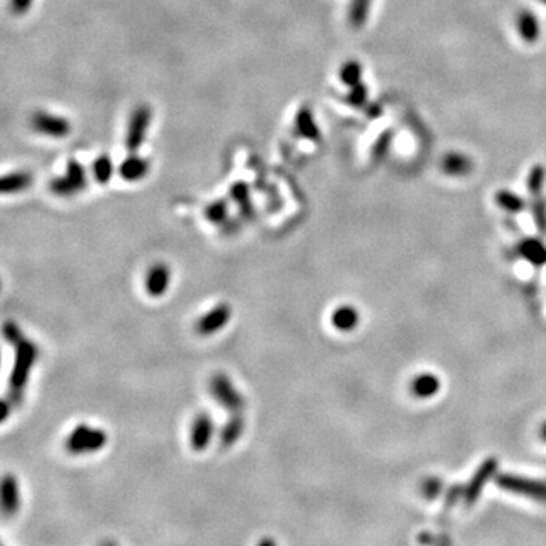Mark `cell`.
Segmentation results:
<instances>
[{
  "label": "cell",
  "instance_id": "7c38bea8",
  "mask_svg": "<svg viewBox=\"0 0 546 546\" xmlns=\"http://www.w3.org/2000/svg\"><path fill=\"white\" fill-rule=\"evenodd\" d=\"M2 513L5 518H11L17 513L20 507V491L19 483L11 473H6L2 479Z\"/></svg>",
  "mask_w": 546,
  "mask_h": 546
},
{
  "label": "cell",
  "instance_id": "4fadbf2b",
  "mask_svg": "<svg viewBox=\"0 0 546 546\" xmlns=\"http://www.w3.org/2000/svg\"><path fill=\"white\" fill-rule=\"evenodd\" d=\"M150 168L149 159L136 154H131L118 167V175L127 182H136L148 176Z\"/></svg>",
  "mask_w": 546,
  "mask_h": 546
},
{
  "label": "cell",
  "instance_id": "d4e9b609",
  "mask_svg": "<svg viewBox=\"0 0 546 546\" xmlns=\"http://www.w3.org/2000/svg\"><path fill=\"white\" fill-rule=\"evenodd\" d=\"M205 218L208 222L215 224H224L229 220V204L227 199H218L206 205Z\"/></svg>",
  "mask_w": 546,
  "mask_h": 546
},
{
  "label": "cell",
  "instance_id": "7a4b0ae2",
  "mask_svg": "<svg viewBox=\"0 0 546 546\" xmlns=\"http://www.w3.org/2000/svg\"><path fill=\"white\" fill-rule=\"evenodd\" d=\"M108 436L107 432L100 428H91L87 423H79L76 428L70 431L66 439V446L69 454L82 455L98 452L107 445Z\"/></svg>",
  "mask_w": 546,
  "mask_h": 546
},
{
  "label": "cell",
  "instance_id": "5bb4252c",
  "mask_svg": "<svg viewBox=\"0 0 546 546\" xmlns=\"http://www.w3.org/2000/svg\"><path fill=\"white\" fill-rule=\"evenodd\" d=\"M516 29L519 37L528 44H534L540 37L539 20H537L536 15L528 10H524L518 14Z\"/></svg>",
  "mask_w": 546,
  "mask_h": 546
},
{
  "label": "cell",
  "instance_id": "277c9868",
  "mask_svg": "<svg viewBox=\"0 0 546 546\" xmlns=\"http://www.w3.org/2000/svg\"><path fill=\"white\" fill-rule=\"evenodd\" d=\"M85 187H87V172L84 166L76 161V159H70L67 164L66 175L58 176V178L52 179L49 184L51 191L60 197L75 196Z\"/></svg>",
  "mask_w": 546,
  "mask_h": 546
},
{
  "label": "cell",
  "instance_id": "d6a6232c",
  "mask_svg": "<svg viewBox=\"0 0 546 546\" xmlns=\"http://www.w3.org/2000/svg\"><path fill=\"white\" fill-rule=\"evenodd\" d=\"M32 3H34V0H11L10 8L15 15H23L29 11Z\"/></svg>",
  "mask_w": 546,
  "mask_h": 546
},
{
  "label": "cell",
  "instance_id": "52a82bcc",
  "mask_svg": "<svg viewBox=\"0 0 546 546\" xmlns=\"http://www.w3.org/2000/svg\"><path fill=\"white\" fill-rule=\"evenodd\" d=\"M30 126L35 132L51 139H66L71 131V125L66 117L46 111L34 112V116L30 117Z\"/></svg>",
  "mask_w": 546,
  "mask_h": 546
},
{
  "label": "cell",
  "instance_id": "836d02e7",
  "mask_svg": "<svg viewBox=\"0 0 546 546\" xmlns=\"http://www.w3.org/2000/svg\"><path fill=\"white\" fill-rule=\"evenodd\" d=\"M440 488H441L440 481L430 479L428 483L425 484V487H423V493L427 495L428 497H434V496H437L440 493Z\"/></svg>",
  "mask_w": 546,
  "mask_h": 546
},
{
  "label": "cell",
  "instance_id": "d6986e66",
  "mask_svg": "<svg viewBox=\"0 0 546 546\" xmlns=\"http://www.w3.org/2000/svg\"><path fill=\"white\" fill-rule=\"evenodd\" d=\"M358 311L354 307H348V305H344V307H339L331 316V324L339 329V331L343 333H348L352 331L358 324Z\"/></svg>",
  "mask_w": 546,
  "mask_h": 546
},
{
  "label": "cell",
  "instance_id": "4dcf8cb0",
  "mask_svg": "<svg viewBox=\"0 0 546 546\" xmlns=\"http://www.w3.org/2000/svg\"><path fill=\"white\" fill-rule=\"evenodd\" d=\"M3 337L10 344H17L23 339V334L17 325L11 322V320H8V322L3 324Z\"/></svg>",
  "mask_w": 546,
  "mask_h": 546
},
{
  "label": "cell",
  "instance_id": "44dd1931",
  "mask_svg": "<svg viewBox=\"0 0 546 546\" xmlns=\"http://www.w3.org/2000/svg\"><path fill=\"white\" fill-rule=\"evenodd\" d=\"M371 5L372 0H352L348 10V21L352 28L360 29L366 25Z\"/></svg>",
  "mask_w": 546,
  "mask_h": 546
},
{
  "label": "cell",
  "instance_id": "5b68a950",
  "mask_svg": "<svg viewBox=\"0 0 546 546\" xmlns=\"http://www.w3.org/2000/svg\"><path fill=\"white\" fill-rule=\"evenodd\" d=\"M496 484L504 488V491L546 504V481L518 475H500L496 478Z\"/></svg>",
  "mask_w": 546,
  "mask_h": 546
},
{
  "label": "cell",
  "instance_id": "9c48e42d",
  "mask_svg": "<svg viewBox=\"0 0 546 546\" xmlns=\"http://www.w3.org/2000/svg\"><path fill=\"white\" fill-rule=\"evenodd\" d=\"M232 310L228 303L215 305L196 322V331L200 335H213L219 333L231 320Z\"/></svg>",
  "mask_w": 546,
  "mask_h": 546
},
{
  "label": "cell",
  "instance_id": "9a60e30c",
  "mask_svg": "<svg viewBox=\"0 0 546 546\" xmlns=\"http://www.w3.org/2000/svg\"><path fill=\"white\" fill-rule=\"evenodd\" d=\"M294 127L296 132H298L302 139L310 140V141H317L320 139V130L312 116V111L310 107H301L298 114L294 118Z\"/></svg>",
  "mask_w": 546,
  "mask_h": 546
},
{
  "label": "cell",
  "instance_id": "e0dca14e",
  "mask_svg": "<svg viewBox=\"0 0 546 546\" xmlns=\"http://www.w3.org/2000/svg\"><path fill=\"white\" fill-rule=\"evenodd\" d=\"M245 423L246 422L242 413H231V417L224 422L220 430V445L223 448L236 445L245 432Z\"/></svg>",
  "mask_w": 546,
  "mask_h": 546
},
{
  "label": "cell",
  "instance_id": "4316f807",
  "mask_svg": "<svg viewBox=\"0 0 546 546\" xmlns=\"http://www.w3.org/2000/svg\"><path fill=\"white\" fill-rule=\"evenodd\" d=\"M361 64L355 60H351L348 62H344L340 69V79L344 85H348L349 88L354 87L361 82Z\"/></svg>",
  "mask_w": 546,
  "mask_h": 546
},
{
  "label": "cell",
  "instance_id": "8fae6325",
  "mask_svg": "<svg viewBox=\"0 0 546 546\" xmlns=\"http://www.w3.org/2000/svg\"><path fill=\"white\" fill-rule=\"evenodd\" d=\"M170 285V269L164 263H155L144 278V288L150 298H161Z\"/></svg>",
  "mask_w": 546,
  "mask_h": 546
},
{
  "label": "cell",
  "instance_id": "3957f363",
  "mask_svg": "<svg viewBox=\"0 0 546 546\" xmlns=\"http://www.w3.org/2000/svg\"><path fill=\"white\" fill-rule=\"evenodd\" d=\"M210 391L215 403L228 410L229 413H243L246 400L227 373L218 372L213 375L210 380Z\"/></svg>",
  "mask_w": 546,
  "mask_h": 546
},
{
  "label": "cell",
  "instance_id": "e575fe53",
  "mask_svg": "<svg viewBox=\"0 0 546 546\" xmlns=\"http://www.w3.org/2000/svg\"><path fill=\"white\" fill-rule=\"evenodd\" d=\"M540 434H542V437L546 440V423H543V427H542V431H540Z\"/></svg>",
  "mask_w": 546,
  "mask_h": 546
},
{
  "label": "cell",
  "instance_id": "ac0fdd59",
  "mask_svg": "<svg viewBox=\"0 0 546 546\" xmlns=\"http://www.w3.org/2000/svg\"><path fill=\"white\" fill-rule=\"evenodd\" d=\"M231 199L238 205L240 213L243 214V218H252L254 215V206L251 202V190L246 182H236L229 190Z\"/></svg>",
  "mask_w": 546,
  "mask_h": 546
},
{
  "label": "cell",
  "instance_id": "603a6c76",
  "mask_svg": "<svg viewBox=\"0 0 546 546\" xmlns=\"http://www.w3.org/2000/svg\"><path fill=\"white\" fill-rule=\"evenodd\" d=\"M439 387H440L439 380L431 373L419 375L412 382V391L417 398H430L432 395H436L439 391Z\"/></svg>",
  "mask_w": 546,
  "mask_h": 546
},
{
  "label": "cell",
  "instance_id": "ba28073f",
  "mask_svg": "<svg viewBox=\"0 0 546 546\" xmlns=\"http://www.w3.org/2000/svg\"><path fill=\"white\" fill-rule=\"evenodd\" d=\"M213 436H214L213 417L205 412H200L199 414L195 416V419H193L190 427L188 440L193 451L196 452L205 451V449L210 446Z\"/></svg>",
  "mask_w": 546,
  "mask_h": 546
},
{
  "label": "cell",
  "instance_id": "2e32d148",
  "mask_svg": "<svg viewBox=\"0 0 546 546\" xmlns=\"http://www.w3.org/2000/svg\"><path fill=\"white\" fill-rule=\"evenodd\" d=\"M472 161L469 157H466L460 152H451V154H446L441 159V170L445 175L454 176V178H460V176H466L472 172Z\"/></svg>",
  "mask_w": 546,
  "mask_h": 546
},
{
  "label": "cell",
  "instance_id": "cb8c5ba5",
  "mask_svg": "<svg viewBox=\"0 0 546 546\" xmlns=\"http://www.w3.org/2000/svg\"><path fill=\"white\" fill-rule=\"evenodd\" d=\"M520 254L525 256L528 261H531L536 266L546 263V247L539 242V240L528 238L524 243L519 246Z\"/></svg>",
  "mask_w": 546,
  "mask_h": 546
},
{
  "label": "cell",
  "instance_id": "1f68e13d",
  "mask_svg": "<svg viewBox=\"0 0 546 546\" xmlns=\"http://www.w3.org/2000/svg\"><path fill=\"white\" fill-rule=\"evenodd\" d=\"M390 140H391V134L390 132H384L378 141L375 143L373 150H372V155L373 158H382L385 154H387L389 146H390Z\"/></svg>",
  "mask_w": 546,
  "mask_h": 546
},
{
  "label": "cell",
  "instance_id": "8992f818",
  "mask_svg": "<svg viewBox=\"0 0 546 546\" xmlns=\"http://www.w3.org/2000/svg\"><path fill=\"white\" fill-rule=\"evenodd\" d=\"M150 122L152 109L148 105H139L132 111L125 139V146L130 154H136L141 148V144L146 140Z\"/></svg>",
  "mask_w": 546,
  "mask_h": 546
},
{
  "label": "cell",
  "instance_id": "6da1fadb",
  "mask_svg": "<svg viewBox=\"0 0 546 546\" xmlns=\"http://www.w3.org/2000/svg\"><path fill=\"white\" fill-rule=\"evenodd\" d=\"M14 348L15 357L10 375V390H8V395L2 400V421H6V417L12 413V410L21 404L23 393H25L26 384L29 381L30 371L38 357L37 346L30 340H28L26 337H23L17 344H14Z\"/></svg>",
  "mask_w": 546,
  "mask_h": 546
},
{
  "label": "cell",
  "instance_id": "ffe728a7",
  "mask_svg": "<svg viewBox=\"0 0 546 546\" xmlns=\"http://www.w3.org/2000/svg\"><path fill=\"white\" fill-rule=\"evenodd\" d=\"M32 184V175L29 172H12L8 173L2 178L0 184V190L3 195H10V193H19L30 187Z\"/></svg>",
  "mask_w": 546,
  "mask_h": 546
},
{
  "label": "cell",
  "instance_id": "d590c367",
  "mask_svg": "<svg viewBox=\"0 0 546 546\" xmlns=\"http://www.w3.org/2000/svg\"><path fill=\"white\" fill-rule=\"evenodd\" d=\"M540 2H542L543 5H546V0H540Z\"/></svg>",
  "mask_w": 546,
  "mask_h": 546
},
{
  "label": "cell",
  "instance_id": "f546056e",
  "mask_svg": "<svg viewBox=\"0 0 546 546\" xmlns=\"http://www.w3.org/2000/svg\"><path fill=\"white\" fill-rule=\"evenodd\" d=\"M533 214H534L536 227L545 234L546 232V200L543 197L536 196V200L533 204Z\"/></svg>",
  "mask_w": 546,
  "mask_h": 546
},
{
  "label": "cell",
  "instance_id": "30bf717a",
  "mask_svg": "<svg viewBox=\"0 0 546 546\" xmlns=\"http://www.w3.org/2000/svg\"><path fill=\"white\" fill-rule=\"evenodd\" d=\"M496 469H497V463L492 459L479 466V469L470 479V483L463 488V500L466 505H472L477 502L478 496L481 495V492H483L486 483L496 473Z\"/></svg>",
  "mask_w": 546,
  "mask_h": 546
},
{
  "label": "cell",
  "instance_id": "484cf974",
  "mask_svg": "<svg viewBox=\"0 0 546 546\" xmlns=\"http://www.w3.org/2000/svg\"><path fill=\"white\" fill-rule=\"evenodd\" d=\"M496 204L500 205L501 208H504L505 211L509 213H519L525 208V202L524 199L519 197L515 193H511L509 190H501L496 193L495 196Z\"/></svg>",
  "mask_w": 546,
  "mask_h": 546
},
{
  "label": "cell",
  "instance_id": "7402d4cb",
  "mask_svg": "<svg viewBox=\"0 0 546 546\" xmlns=\"http://www.w3.org/2000/svg\"><path fill=\"white\" fill-rule=\"evenodd\" d=\"M114 163H112V159L109 155L107 154H102L93 161L91 166V173H93V178L96 179V182L102 184V186H105V184L109 182V179L112 178V175H114Z\"/></svg>",
  "mask_w": 546,
  "mask_h": 546
},
{
  "label": "cell",
  "instance_id": "83f0119b",
  "mask_svg": "<svg viewBox=\"0 0 546 546\" xmlns=\"http://www.w3.org/2000/svg\"><path fill=\"white\" fill-rule=\"evenodd\" d=\"M545 178H546V170H545L543 166L537 164V166L531 167V172H529V175H528L527 187H528V191L531 193L534 197L540 196V193L545 186Z\"/></svg>",
  "mask_w": 546,
  "mask_h": 546
},
{
  "label": "cell",
  "instance_id": "f1b7e54d",
  "mask_svg": "<svg viewBox=\"0 0 546 546\" xmlns=\"http://www.w3.org/2000/svg\"><path fill=\"white\" fill-rule=\"evenodd\" d=\"M344 102L349 103L351 107H355V108H361L366 105L367 102V88L363 84H357L354 87H351L349 93L344 96Z\"/></svg>",
  "mask_w": 546,
  "mask_h": 546
}]
</instances>
